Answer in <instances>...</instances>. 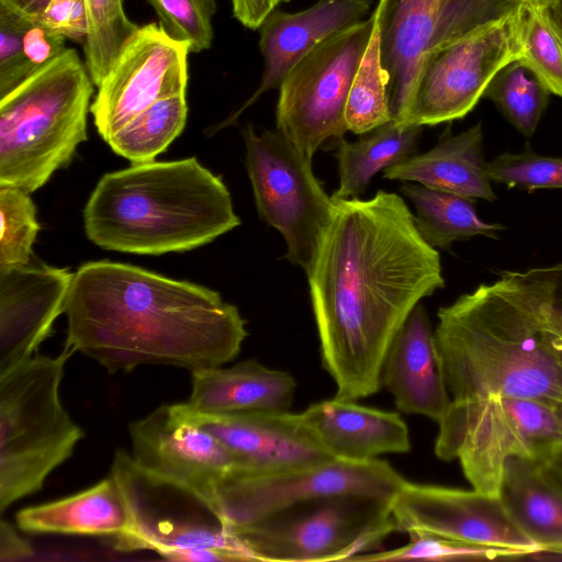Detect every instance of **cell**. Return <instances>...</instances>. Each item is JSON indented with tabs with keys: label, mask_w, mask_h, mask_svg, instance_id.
Masks as SVG:
<instances>
[{
	"label": "cell",
	"mask_w": 562,
	"mask_h": 562,
	"mask_svg": "<svg viewBox=\"0 0 562 562\" xmlns=\"http://www.w3.org/2000/svg\"><path fill=\"white\" fill-rule=\"evenodd\" d=\"M322 363L335 398L381 389L386 351L411 312L445 286L440 255L393 192L334 202L306 273Z\"/></svg>",
	"instance_id": "obj_1"
},
{
	"label": "cell",
	"mask_w": 562,
	"mask_h": 562,
	"mask_svg": "<svg viewBox=\"0 0 562 562\" xmlns=\"http://www.w3.org/2000/svg\"><path fill=\"white\" fill-rule=\"evenodd\" d=\"M64 313L65 346L109 373L144 364L221 367L248 335L238 308L217 291L109 260L79 267Z\"/></svg>",
	"instance_id": "obj_2"
},
{
	"label": "cell",
	"mask_w": 562,
	"mask_h": 562,
	"mask_svg": "<svg viewBox=\"0 0 562 562\" xmlns=\"http://www.w3.org/2000/svg\"><path fill=\"white\" fill-rule=\"evenodd\" d=\"M435 337L451 402L495 396L562 406V338L524 272L503 271L439 308Z\"/></svg>",
	"instance_id": "obj_3"
},
{
	"label": "cell",
	"mask_w": 562,
	"mask_h": 562,
	"mask_svg": "<svg viewBox=\"0 0 562 562\" xmlns=\"http://www.w3.org/2000/svg\"><path fill=\"white\" fill-rule=\"evenodd\" d=\"M83 225L102 249L162 255L206 245L240 220L223 180L190 157L105 173L85 206Z\"/></svg>",
	"instance_id": "obj_4"
},
{
	"label": "cell",
	"mask_w": 562,
	"mask_h": 562,
	"mask_svg": "<svg viewBox=\"0 0 562 562\" xmlns=\"http://www.w3.org/2000/svg\"><path fill=\"white\" fill-rule=\"evenodd\" d=\"M93 86L86 63L67 47L0 98V186L32 193L70 164L88 139Z\"/></svg>",
	"instance_id": "obj_5"
},
{
	"label": "cell",
	"mask_w": 562,
	"mask_h": 562,
	"mask_svg": "<svg viewBox=\"0 0 562 562\" xmlns=\"http://www.w3.org/2000/svg\"><path fill=\"white\" fill-rule=\"evenodd\" d=\"M35 353L0 374V513L42 490L46 477L69 459L85 432L59 397L67 360Z\"/></svg>",
	"instance_id": "obj_6"
},
{
	"label": "cell",
	"mask_w": 562,
	"mask_h": 562,
	"mask_svg": "<svg viewBox=\"0 0 562 562\" xmlns=\"http://www.w3.org/2000/svg\"><path fill=\"white\" fill-rule=\"evenodd\" d=\"M438 425L436 456L458 460L471 487L491 495H499L509 458L541 463L562 450L559 409L536 400L450 401Z\"/></svg>",
	"instance_id": "obj_7"
},
{
	"label": "cell",
	"mask_w": 562,
	"mask_h": 562,
	"mask_svg": "<svg viewBox=\"0 0 562 562\" xmlns=\"http://www.w3.org/2000/svg\"><path fill=\"white\" fill-rule=\"evenodd\" d=\"M392 501L359 494L317 497L231 533L254 561H347L397 531Z\"/></svg>",
	"instance_id": "obj_8"
},
{
	"label": "cell",
	"mask_w": 562,
	"mask_h": 562,
	"mask_svg": "<svg viewBox=\"0 0 562 562\" xmlns=\"http://www.w3.org/2000/svg\"><path fill=\"white\" fill-rule=\"evenodd\" d=\"M375 13L330 35L284 76L276 108L277 131L307 159L348 131L349 91L368 46Z\"/></svg>",
	"instance_id": "obj_9"
},
{
	"label": "cell",
	"mask_w": 562,
	"mask_h": 562,
	"mask_svg": "<svg viewBox=\"0 0 562 562\" xmlns=\"http://www.w3.org/2000/svg\"><path fill=\"white\" fill-rule=\"evenodd\" d=\"M132 519L128 537L114 543L121 551L150 549L161 554L189 548H215L254 561L227 529L216 506L194 488L139 465L117 449L111 473Z\"/></svg>",
	"instance_id": "obj_10"
},
{
	"label": "cell",
	"mask_w": 562,
	"mask_h": 562,
	"mask_svg": "<svg viewBox=\"0 0 562 562\" xmlns=\"http://www.w3.org/2000/svg\"><path fill=\"white\" fill-rule=\"evenodd\" d=\"M246 167L259 216L283 237L285 259L308 272L334 202L315 177L312 160L281 133L241 130Z\"/></svg>",
	"instance_id": "obj_11"
},
{
	"label": "cell",
	"mask_w": 562,
	"mask_h": 562,
	"mask_svg": "<svg viewBox=\"0 0 562 562\" xmlns=\"http://www.w3.org/2000/svg\"><path fill=\"white\" fill-rule=\"evenodd\" d=\"M405 482L380 459L333 458L258 472L231 469L215 487L214 505L231 531L317 497L359 494L393 499Z\"/></svg>",
	"instance_id": "obj_12"
},
{
	"label": "cell",
	"mask_w": 562,
	"mask_h": 562,
	"mask_svg": "<svg viewBox=\"0 0 562 562\" xmlns=\"http://www.w3.org/2000/svg\"><path fill=\"white\" fill-rule=\"evenodd\" d=\"M522 7L427 52L398 125L431 126L467 116L493 77L510 61L521 59Z\"/></svg>",
	"instance_id": "obj_13"
},
{
	"label": "cell",
	"mask_w": 562,
	"mask_h": 562,
	"mask_svg": "<svg viewBox=\"0 0 562 562\" xmlns=\"http://www.w3.org/2000/svg\"><path fill=\"white\" fill-rule=\"evenodd\" d=\"M524 3V0H379L375 11L392 120L402 122L427 52L512 15Z\"/></svg>",
	"instance_id": "obj_14"
},
{
	"label": "cell",
	"mask_w": 562,
	"mask_h": 562,
	"mask_svg": "<svg viewBox=\"0 0 562 562\" xmlns=\"http://www.w3.org/2000/svg\"><path fill=\"white\" fill-rule=\"evenodd\" d=\"M189 54L159 23L138 26L97 86L90 112L101 138L108 142L157 101L186 94Z\"/></svg>",
	"instance_id": "obj_15"
},
{
	"label": "cell",
	"mask_w": 562,
	"mask_h": 562,
	"mask_svg": "<svg viewBox=\"0 0 562 562\" xmlns=\"http://www.w3.org/2000/svg\"><path fill=\"white\" fill-rule=\"evenodd\" d=\"M392 512L397 531L512 548L529 555L539 551L512 518L499 495L406 481L392 501Z\"/></svg>",
	"instance_id": "obj_16"
},
{
	"label": "cell",
	"mask_w": 562,
	"mask_h": 562,
	"mask_svg": "<svg viewBox=\"0 0 562 562\" xmlns=\"http://www.w3.org/2000/svg\"><path fill=\"white\" fill-rule=\"evenodd\" d=\"M132 457L143 468L183 483L214 503L221 479L232 469V456L199 425L183 403L164 404L128 426Z\"/></svg>",
	"instance_id": "obj_17"
},
{
	"label": "cell",
	"mask_w": 562,
	"mask_h": 562,
	"mask_svg": "<svg viewBox=\"0 0 562 562\" xmlns=\"http://www.w3.org/2000/svg\"><path fill=\"white\" fill-rule=\"evenodd\" d=\"M74 273L35 257L0 269V374L30 359L52 335Z\"/></svg>",
	"instance_id": "obj_18"
},
{
	"label": "cell",
	"mask_w": 562,
	"mask_h": 562,
	"mask_svg": "<svg viewBox=\"0 0 562 562\" xmlns=\"http://www.w3.org/2000/svg\"><path fill=\"white\" fill-rule=\"evenodd\" d=\"M188 412L226 447L235 470L271 471L333 459L302 413L249 411L199 415Z\"/></svg>",
	"instance_id": "obj_19"
},
{
	"label": "cell",
	"mask_w": 562,
	"mask_h": 562,
	"mask_svg": "<svg viewBox=\"0 0 562 562\" xmlns=\"http://www.w3.org/2000/svg\"><path fill=\"white\" fill-rule=\"evenodd\" d=\"M370 8L371 0H318L296 13L272 11L259 27V48L265 60L261 81L248 100L213 127V133L234 124L265 92L279 88L284 76L308 52L336 32L363 20Z\"/></svg>",
	"instance_id": "obj_20"
},
{
	"label": "cell",
	"mask_w": 562,
	"mask_h": 562,
	"mask_svg": "<svg viewBox=\"0 0 562 562\" xmlns=\"http://www.w3.org/2000/svg\"><path fill=\"white\" fill-rule=\"evenodd\" d=\"M381 387L406 414L422 415L436 423L446 414L450 394L446 384L435 330L420 303L392 340L381 369Z\"/></svg>",
	"instance_id": "obj_21"
},
{
	"label": "cell",
	"mask_w": 562,
	"mask_h": 562,
	"mask_svg": "<svg viewBox=\"0 0 562 562\" xmlns=\"http://www.w3.org/2000/svg\"><path fill=\"white\" fill-rule=\"evenodd\" d=\"M302 415L336 459L368 461L411 449L408 427L396 413L334 397L310 405Z\"/></svg>",
	"instance_id": "obj_22"
},
{
	"label": "cell",
	"mask_w": 562,
	"mask_h": 562,
	"mask_svg": "<svg viewBox=\"0 0 562 562\" xmlns=\"http://www.w3.org/2000/svg\"><path fill=\"white\" fill-rule=\"evenodd\" d=\"M192 383L184 406L193 414L218 415L249 411H289L294 400V378L255 359L229 368L191 372Z\"/></svg>",
	"instance_id": "obj_23"
},
{
	"label": "cell",
	"mask_w": 562,
	"mask_h": 562,
	"mask_svg": "<svg viewBox=\"0 0 562 562\" xmlns=\"http://www.w3.org/2000/svg\"><path fill=\"white\" fill-rule=\"evenodd\" d=\"M383 177L416 182L473 200H496L483 153L481 122L457 135L448 125L430 150L386 167Z\"/></svg>",
	"instance_id": "obj_24"
},
{
	"label": "cell",
	"mask_w": 562,
	"mask_h": 562,
	"mask_svg": "<svg viewBox=\"0 0 562 562\" xmlns=\"http://www.w3.org/2000/svg\"><path fill=\"white\" fill-rule=\"evenodd\" d=\"M15 522L27 533L111 537L114 543L132 531L127 503L112 474L74 495L25 507Z\"/></svg>",
	"instance_id": "obj_25"
},
{
	"label": "cell",
	"mask_w": 562,
	"mask_h": 562,
	"mask_svg": "<svg viewBox=\"0 0 562 562\" xmlns=\"http://www.w3.org/2000/svg\"><path fill=\"white\" fill-rule=\"evenodd\" d=\"M499 497L539 550L562 552V491L541 473L538 463L509 458Z\"/></svg>",
	"instance_id": "obj_26"
},
{
	"label": "cell",
	"mask_w": 562,
	"mask_h": 562,
	"mask_svg": "<svg viewBox=\"0 0 562 562\" xmlns=\"http://www.w3.org/2000/svg\"><path fill=\"white\" fill-rule=\"evenodd\" d=\"M424 126H401L393 120L357 142L337 139L339 186L333 202L357 198L380 170L414 155Z\"/></svg>",
	"instance_id": "obj_27"
},
{
	"label": "cell",
	"mask_w": 562,
	"mask_h": 562,
	"mask_svg": "<svg viewBox=\"0 0 562 562\" xmlns=\"http://www.w3.org/2000/svg\"><path fill=\"white\" fill-rule=\"evenodd\" d=\"M401 192L415 206L417 231L434 248L448 249L454 241L476 235L495 237L505 229L481 220L473 199L412 182H405Z\"/></svg>",
	"instance_id": "obj_28"
},
{
	"label": "cell",
	"mask_w": 562,
	"mask_h": 562,
	"mask_svg": "<svg viewBox=\"0 0 562 562\" xmlns=\"http://www.w3.org/2000/svg\"><path fill=\"white\" fill-rule=\"evenodd\" d=\"M186 94L161 99L131 120L106 142L132 165L154 161L186 126Z\"/></svg>",
	"instance_id": "obj_29"
},
{
	"label": "cell",
	"mask_w": 562,
	"mask_h": 562,
	"mask_svg": "<svg viewBox=\"0 0 562 562\" xmlns=\"http://www.w3.org/2000/svg\"><path fill=\"white\" fill-rule=\"evenodd\" d=\"M551 92L519 59L504 66L487 85L483 98L525 137L536 132Z\"/></svg>",
	"instance_id": "obj_30"
},
{
	"label": "cell",
	"mask_w": 562,
	"mask_h": 562,
	"mask_svg": "<svg viewBox=\"0 0 562 562\" xmlns=\"http://www.w3.org/2000/svg\"><path fill=\"white\" fill-rule=\"evenodd\" d=\"M374 26L355 75L345 111L348 131L367 134L392 120L387 98V75L383 68L380 26L375 9Z\"/></svg>",
	"instance_id": "obj_31"
},
{
	"label": "cell",
	"mask_w": 562,
	"mask_h": 562,
	"mask_svg": "<svg viewBox=\"0 0 562 562\" xmlns=\"http://www.w3.org/2000/svg\"><path fill=\"white\" fill-rule=\"evenodd\" d=\"M83 1L88 19L85 63L93 83L98 86L138 25L127 18L124 0Z\"/></svg>",
	"instance_id": "obj_32"
},
{
	"label": "cell",
	"mask_w": 562,
	"mask_h": 562,
	"mask_svg": "<svg viewBox=\"0 0 562 562\" xmlns=\"http://www.w3.org/2000/svg\"><path fill=\"white\" fill-rule=\"evenodd\" d=\"M409 541L390 551L356 555L350 561H454L521 559L529 554L522 550L479 544L449 539L427 532H408Z\"/></svg>",
	"instance_id": "obj_33"
},
{
	"label": "cell",
	"mask_w": 562,
	"mask_h": 562,
	"mask_svg": "<svg viewBox=\"0 0 562 562\" xmlns=\"http://www.w3.org/2000/svg\"><path fill=\"white\" fill-rule=\"evenodd\" d=\"M521 60L548 88L562 97V38L548 9L524 3L521 14Z\"/></svg>",
	"instance_id": "obj_34"
},
{
	"label": "cell",
	"mask_w": 562,
	"mask_h": 562,
	"mask_svg": "<svg viewBox=\"0 0 562 562\" xmlns=\"http://www.w3.org/2000/svg\"><path fill=\"white\" fill-rule=\"evenodd\" d=\"M0 269L25 265L33 257L40 225L29 193L14 186H0Z\"/></svg>",
	"instance_id": "obj_35"
},
{
	"label": "cell",
	"mask_w": 562,
	"mask_h": 562,
	"mask_svg": "<svg viewBox=\"0 0 562 562\" xmlns=\"http://www.w3.org/2000/svg\"><path fill=\"white\" fill-rule=\"evenodd\" d=\"M155 10L159 25L173 40L187 45L190 53L212 46V20L215 0H147Z\"/></svg>",
	"instance_id": "obj_36"
},
{
	"label": "cell",
	"mask_w": 562,
	"mask_h": 562,
	"mask_svg": "<svg viewBox=\"0 0 562 562\" xmlns=\"http://www.w3.org/2000/svg\"><path fill=\"white\" fill-rule=\"evenodd\" d=\"M492 182L527 191L562 189V157L541 156L528 145L520 153H504L487 162Z\"/></svg>",
	"instance_id": "obj_37"
},
{
	"label": "cell",
	"mask_w": 562,
	"mask_h": 562,
	"mask_svg": "<svg viewBox=\"0 0 562 562\" xmlns=\"http://www.w3.org/2000/svg\"><path fill=\"white\" fill-rule=\"evenodd\" d=\"M29 19L0 5V98L29 78L22 38Z\"/></svg>",
	"instance_id": "obj_38"
},
{
	"label": "cell",
	"mask_w": 562,
	"mask_h": 562,
	"mask_svg": "<svg viewBox=\"0 0 562 562\" xmlns=\"http://www.w3.org/2000/svg\"><path fill=\"white\" fill-rule=\"evenodd\" d=\"M36 21L82 46L86 43L88 19L83 0H50Z\"/></svg>",
	"instance_id": "obj_39"
},
{
	"label": "cell",
	"mask_w": 562,
	"mask_h": 562,
	"mask_svg": "<svg viewBox=\"0 0 562 562\" xmlns=\"http://www.w3.org/2000/svg\"><path fill=\"white\" fill-rule=\"evenodd\" d=\"M66 37L37 21L29 20L22 46L29 77L59 56L66 47Z\"/></svg>",
	"instance_id": "obj_40"
},
{
	"label": "cell",
	"mask_w": 562,
	"mask_h": 562,
	"mask_svg": "<svg viewBox=\"0 0 562 562\" xmlns=\"http://www.w3.org/2000/svg\"><path fill=\"white\" fill-rule=\"evenodd\" d=\"M536 288L550 327L562 338V263L525 271Z\"/></svg>",
	"instance_id": "obj_41"
},
{
	"label": "cell",
	"mask_w": 562,
	"mask_h": 562,
	"mask_svg": "<svg viewBox=\"0 0 562 562\" xmlns=\"http://www.w3.org/2000/svg\"><path fill=\"white\" fill-rule=\"evenodd\" d=\"M234 18L245 27L259 30L267 16L290 0H231Z\"/></svg>",
	"instance_id": "obj_42"
},
{
	"label": "cell",
	"mask_w": 562,
	"mask_h": 562,
	"mask_svg": "<svg viewBox=\"0 0 562 562\" xmlns=\"http://www.w3.org/2000/svg\"><path fill=\"white\" fill-rule=\"evenodd\" d=\"M34 554L31 543L5 519L0 521V561H14Z\"/></svg>",
	"instance_id": "obj_43"
},
{
	"label": "cell",
	"mask_w": 562,
	"mask_h": 562,
	"mask_svg": "<svg viewBox=\"0 0 562 562\" xmlns=\"http://www.w3.org/2000/svg\"><path fill=\"white\" fill-rule=\"evenodd\" d=\"M165 560L178 562H234L244 561L241 557L215 548L177 549L159 554Z\"/></svg>",
	"instance_id": "obj_44"
},
{
	"label": "cell",
	"mask_w": 562,
	"mask_h": 562,
	"mask_svg": "<svg viewBox=\"0 0 562 562\" xmlns=\"http://www.w3.org/2000/svg\"><path fill=\"white\" fill-rule=\"evenodd\" d=\"M49 1L50 0H0V5L31 21H36Z\"/></svg>",
	"instance_id": "obj_45"
},
{
	"label": "cell",
	"mask_w": 562,
	"mask_h": 562,
	"mask_svg": "<svg viewBox=\"0 0 562 562\" xmlns=\"http://www.w3.org/2000/svg\"><path fill=\"white\" fill-rule=\"evenodd\" d=\"M538 465L541 473L562 491V450Z\"/></svg>",
	"instance_id": "obj_46"
},
{
	"label": "cell",
	"mask_w": 562,
	"mask_h": 562,
	"mask_svg": "<svg viewBox=\"0 0 562 562\" xmlns=\"http://www.w3.org/2000/svg\"><path fill=\"white\" fill-rule=\"evenodd\" d=\"M550 19L562 38V0H555L553 4L548 8Z\"/></svg>",
	"instance_id": "obj_47"
},
{
	"label": "cell",
	"mask_w": 562,
	"mask_h": 562,
	"mask_svg": "<svg viewBox=\"0 0 562 562\" xmlns=\"http://www.w3.org/2000/svg\"><path fill=\"white\" fill-rule=\"evenodd\" d=\"M526 3L539 8V9H548L551 4L555 2V0H524Z\"/></svg>",
	"instance_id": "obj_48"
}]
</instances>
